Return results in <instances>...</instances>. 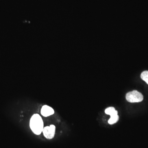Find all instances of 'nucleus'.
Segmentation results:
<instances>
[{
  "label": "nucleus",
  "instance_id": "1",
  "mask_svg": "<svg viewBox=\"0 0 148 148\" xmlns=\"http://www.w3.org/2000/svg\"><path fill=\"white\" fill-rule=\"evenodd\" d=\"M30 127L34 134L39 135L43 129V122L41 117L38 114L32 116L30 121Z\"/></svg>",
  "mask_w": 148,
  "mask_h": 148
},
{
  "label": "nucleus",
  "instance_id": "7",
  "mask_svg": "<svg viewBox=\"0 0 148 148\" xmlns=\"http://www.w3.org/2000/svg\"><path fill=\"white\" fill-rule=\"evenodd\" d=\"M141 78L148 84V71L143 72L141 74Z\"/></svg>",
  "mask_w": 148,
  "mask_h": 148
},
{
  "label": "nucleus",
  "instance_id": "4",
  "mask_svg": "<svg viewBox=\"0 0 148 148\" xmlns=\"http://www.w3.org/2000/svg\"><path fill=\"white\" fill-rule=\"evenodd\" d=\"M54 111L53 109L49 106H44L42 108L41 110V114L43 116L47 117L53 114H54Z\"/></svg>",
  "mask_w": 148,
  "mask_h": 148
},
{
  "label": "nucleus",
  "instance_id": "3",
  "mask_svg": "<svg viewBox=\"0 0 148 148\" xmlns=\"http://www.w3.org/2000/svg\"><path fill=\"white\" fill-rule=\"evenodd\" d=\"M56 127L53 125H51L49 126L44 127L42 132L44 135L47 139H52L54 137L55 133Z\"/></svg>",
  "mask_w": 148,
  "mask_h": 148
},
{
  "label": "nucleus",
  "instance_id": "6",
  "mask_svg": "<svg viewBox=\"0 0 148 148\" xmlns=\"http://www.w3.org/2000/svg\"><path fill=\"white\" fill-rule=\"evenodd\" d=\"M105 113L111 116L114 114L117 113H118V112L113 107H110V108L106 109V110H105Z\"/></svg>",
  "mask_w": 148,
  "mask_h": 148
},
{
  "label": "nucleus",
  "instance_id": "2",
  "mask_svg": "<svg viewBox=\"0 0 148 148\" xmlns=\"http://www.w3.org/2000/svg\"><path fill=\"white\" fill-rule=\"evenodd\" d=\"M143 94L136 90L128 92L126 95V100L130 103H139L143 101Z\"/></svg>",
  "mask_w": 148,
  "mask_h": 148
},
{
  "label": "nucleus",
  "instance_id": "5",
  "mask_svg": "<svg viewBox=\"0 0 148 148\" xmlns=\"http://www.w3.org/2000/svg\"><path fill=\"white\" fill-rule=\"evenodd\" d=\"M110 116L111 118L108 121V123L110 124H114V123H116L119 120V116L118 115V113L114 114Z\"/></svg>",
  "mask_w": 148,
  "mask_h": 148
}]
</instances>
